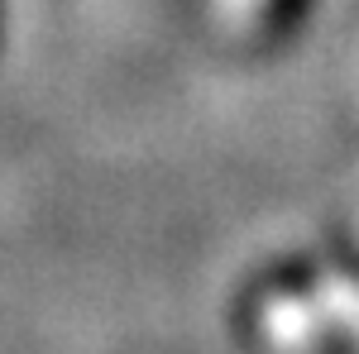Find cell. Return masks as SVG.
I'll return each mask as SVG.
<instances>
[{"label":"cell","instance_id":"1","mask_svg":"<svg viewBox=\"0 0 359 354\" xmlns=\"http://www.w3.org/2000/svg\"><path fill=\"white\" fill-rule=\"evenodd\" d=\"M216 15L249 43H269L302 20V0H216Z\"/></svg>","mask_w":359,"mask_h":354}]
</instances>
